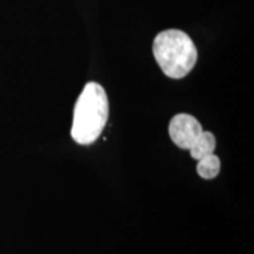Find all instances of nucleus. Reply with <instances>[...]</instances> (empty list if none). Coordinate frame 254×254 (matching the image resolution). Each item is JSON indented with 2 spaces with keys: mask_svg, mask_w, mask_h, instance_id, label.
Segmentation results:
<instances>
[{
  "mask_svg": "<svg viewBox=\"0 0 254 254\" xmlns=\"http://www.w3.org/2000/svg\"><path fill=\"white\" fill-rule=\"evenodd\" d=\"M196 171L199 174L200 178L203 180H213L218 177L220 171V160L215 153L205 155L200 160H198Z\"/></svg>",
  "mask_w": 254,
  "mask_h": 254,
  "instance_id": "4",
  "label": "nucleus"
},
{
  "mask_svg": "<svg viewBox=\"0 0 254 254\" xmlns=\"http://www.w3.org/2000/svg\"><path fill=\"white\" fill-rule=\"evenodd\" d=\"M153 53L163 72L173 79H181L192 71L198 53L190 37L181 30L170 28L157 34Z\"/></svg>",
  "mask_w": 254,
  "mask_h": 254,
  "instance_id": "2",
  "label": "nucleus"
},
{
  "mask_svg": "<svg viewBox=\"0 0 254 254\" xmlns=\"http://www.w3.org/2000/svg\"><path fill=\"white\" fill-rule=\"evenodd\" d=\"M109 118V100L105 89L96 82L85 85L73 110L72 138L82 145L95 143Z\"/></svg>",
  "mask_w": 254,
  "mask_h": 254,
  "instance_id": "1",
  "label": "nucleus"
},
{
  "mask_svg": "<svg viewBox=\"0 0 254 254\" xmlns=\"http://www.w3.org/2000/svg\"><path fill=\"white\" fill-rule=\"evenodd\" d=\"M168 133L174 144L178 145L182 150H190L198 144L200 137L203 136V128L193 116L180 113L171 119Z\"/></svg>",
  "mask_w": 254,
  "mask_h": 254,
  "instance_id": "3",
  "label": "nucleus"
},
{
  "mask_svg": "<svg viewBox=\"0 0 254 254\" xmlns=\"http://www.w3.org/2000/svg\"><path fill=\"white\" fill-rule=\"evenodd\" d=\"M215 148H216V138H215V136L210 131H203V136L200 137L198 144L190 150V157L198 161L202 157L215 153Z\"/></svg>",
  "mask_w": 254,
  "mask_h": 254,
  "instance_id": "5",
  "label": "nucleus"
}]
</instances>
